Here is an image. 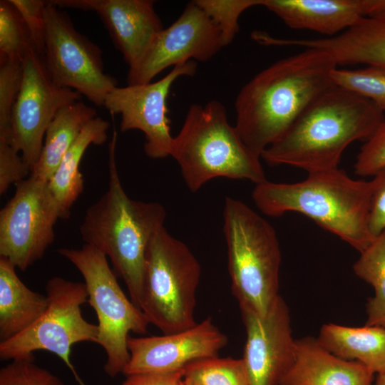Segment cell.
<instances>
[{"label":"cell","instance_id":"obj_1","mask_svg":"<svg viewBox=\"0 0 385 385\" xmlns=\"http://www.w3.org/2000/svg\"><path fill=\"white\" fill-rule=\"evenodd\" d=\"M337 68L327 53L304 48L251 78L235 102V126L246 146L261 158L304 109L334 85L332 73Z\"/></svg>","mask_w":385,"mask_h":385},{"label":"cell","instance_id":"obj_2","mask_svg":"<svg viewBox=\"0 0 385 385\" xmlns=\"http://www.w3.org/2000/svg\"><path fill=\"white\" fill-rule=\"evenodd\" d=\"M371 101L334 85L314 100L288 130L261 155L270 165L294 166L308 173L338 168L353 142L365 141L384 120Z\"/></svg>","mask_w":385,"mask_h":385},{"label":"cell","instance_id":"obj_3","mask_svg":"<svg viewBox=\"0 0 385 385\" xmlns=\"http://www.w3.org/2000/svg\"><path fill=\"white\" fill-rule=\"evenodd\" d=\"M117 138L113 130L108 145V188L86 210L80 233L85 244L111 260L115 273L126 285L130 299L140 308L148 247L164 226L166 212L158 202L134 200L127 195L116 164Z\"/></svg>","mask_w":385,"mask_h":385},{"label":"cell","instance_id":"obj_4","mask_svg":"<svg viewBox=\"0 0 385 385\" xmlns=\"http://www.w3.org/2000/svg\"><path fill=\"white\" fill-rule=\"evenodd\" d=\"M252 199L268 216L296 212L309 217L360 253L376 238L369 226L370 181L354 180L339 168L309 173L294 183L267 180L255 185Z\"/></svg>","mask_w":385,"mask_h":385},{"label":"cell","instance_id":"obj_5","mask_svg":"<svg viewBox=\"0 0 385 385\" xmlns=\"http://www.w3.org/2000/svg\"><path fill=\"white\" fill-rule=\"evenodd\" d=\"M191 192L218 177L267 180L260 158L244 143L227 110L217 100L192 104L180 130L174 137L171 155Z\"/></svg>","mask_w":385,"mask_h":385},{"label":"cell","instance_id":"obj_6","mask_svg":"<svg viewBox=\"0 0 385 385\" xmlns=\"http://www.w3.org/2000/svg\"><path fill=\"white\" fill-rule=\"evenodd\" d=\"M223 232L232 292L240 310L264 316L279 294L281 252L274 227L245 203L225 197Z\"/></svg>","mask_w":385,"mask_h":385},{"label":"cell","instance_id":"obj_7","mask_svg":"<svg viewBox=\"0 0 385 385\" xmlns=\"http://www.w3.org/2000/svg\"><path fill=\"white\" fill-rule=\"evenodd\" d=\"M201 269L182 241L163 226L147 250L145 280L140 309L149 324L163 334L193 327L196 292Z\"/></svg>","mask_w":385,"mask_h":385},{"label":"cell","instance_id":"obj_8","mask_svg":"<svg viewBox=\"0 0 385 385\" xmlns=\"http://www.w3.org/2000/svg\"><path fill=\"white\" fill-rule=\"evenodd\" d=\"M58 252L72 263L83 276L88 302L98 319V344L105 351L104 371L115 377L127 366L130 333L145 334L150 324L146 317L120 287L108 257L96 247H62Z\"/></svg>","mask_w":385,"mask_h":385},{"label":"cell","instance_id":"obj_9","mask_svg":"<svg viewBox=\"0 0 385 385\" xmlns=\"http://www.w3.org/2000/svg\"><path fill=\"white\" fill-rule=\"evenodd\" d=\"M46 292V311L26 330L0 342V359H32L34 351H47L64 362L79 385H86L71 360L75 344L98 342L97 324L88 322L81 312L88 302L86 284L54 277L47 282Z\"/></svg>","mask_w":385,"mask_h":385},{"label":"cell","instance_id":"obj_10","mask_svg":"<svg viewBox=\"0 0 385 385\" xmlns=\"http://www.w3.org/2000/svg\"><path fill=\"white\" fill-rule=\"evenodd\" d=\"M43 38L45 62L53 80L103 106L118 81L104 72L100 48L76 31L68 14L49 1L44 10Z\"/></svg>","mask_w":385,"mask_h":385},{"label":"cell","instance_id":"obj_11","mask_svg":"<svg viewBox=\"0 0 385 385\" xmlns=\"http://www.w3.org/2000/svg\"><path fill=\"white\" fill-rule=\"evenodd\" d=\"M16 185L0 211V257L25 271L53 242L61 213L48 182L30 175Z\"/></svg>","mask_w":385,"mask_h":385},{"label":"cell","instance_id":"obj_12","mask_svg":"<svg viewBox=\"0 0 385 385\" xmlns=\"http://www.w3.org/2000/svg\"><path fill=\"white\" fill-rule=\"evenodd\" d=\"M23 66L22 85L11 115L13 145L32 169L55 115L65 106L80 101L81 95L53 80L43 53L36 48L27 53Z\"/></svg>","mask_w":385,"mask_h":385},{"label":"cell","instance_id":"obj_13","mask_svg":"<svg viewBox=\"0 0 385 385\" xmlns=\"http://www.w3.org/2000/svg\"><path fill=\"white\" fill-rule=\"evenodd\" d=\"M197 63L178 64L155 82L115 87L106 96L103 106L111 114H120L121 132L141 130L144 151L152 159L170 156L174 137L168 118L167 98L173 83L181 76H192Z\"/></svg>","mask_w":385,"mask_h":385},{"label":"cell","instance_id":"obj_14","mask_svg":"<svg viewBox=\"0 0 385 385\" xmlns=\"http://www.w3.org/2000/svg\"><path fill=\"white\" fill-rule=\"evenodd\" d=\"M222 48L217 26L192 1L175 21L157 34L140 61L128 69V85L150 83L172 66L190 61H207Z\"/></svg>","mask_w":385,"mask_h":385},{"label":"cell","instance_id":"obj_15","mask_svg":"<svg viewBox=\"0 0 385 385\" xmlns=\"http://www.w3.org/2000/svg\"><path fill=\"white\" fill-rule=\"evenodd\" d=\"M246 329L242 359L250 385H279L296 359L289 308L279 295L264 316L241 311Z\"/></svg>","mask_w":385,"mask_h":385},{"label":"cell","instance_id":"obj_16","mask_svg":"<svg viewBox=\"0 0 385 385\" xmlns=\"http://www.w3.org/2000/svg\"><path fill=\"white\" fill-rule=\"evenodd\" d=\"M227 337L208 317L193 327L160 336L129 337L130 359L123 373H171L190 363L216 356Z\"/></svg>","mask_w":385,"mask_h":385},{"label":"cell","instance_id":"obj_17","mask_svg":"<svg viewBox=\"0 0 385 385\" xmlns=\"http://www.w3.org/2000/svg\"><path fill=\"white\" fill-rule=\"evenodd\" d=\"M63 8L93 11L103 22L129 68L142 59L164 28L151 0H53Z\"/></svg>","mask_w":385,"mask_h":385},{"label":"cell","instance_id":"obj_18","mask_svg":"<svg viewBox=\"0 0 385 385\" xmlns=\"http://www.w3.org/2000/svg\"><path fill=\"white\" fill-rule=\"evenodd\" d=\"M374 374L356 361L334 356L317 338L296 340V359L279 385H372Z\"/></svg>","mask_w":385,"mask_h":385},{"label":"cell","instance_id":"obj_19","mask_svg":"<svg viewBox=\"0 0 385 385\" xmlns=\"http://www.w3.org/2000/svg\"><path fill=\"white\" fill-rule=\"evenodd\" d=\"M287 26L332 37L365 18L364 0H261Z\"/></svg>","mask_w":385,"mask_h":385},{"label":"cell","instance_id":"obj_20","mask_svg":"<svg viewBox=\"0 0 385 385\" xmlns=\"http://www.w3.org/2000/svg\"><path fill=\"white\" fill-rule=\"evenodd\" d=\"M292 44L323 51L332 56L337 66L364 64L385 68V20L365 17L336 36L297 38Z\"/></svg>","mask_w":385,"mask_h":385},{"label":"cell","instance_id":"obj_21","mask_svg":"<svg viewBox=\"0 0 385 385\" xmlns=\"http://www.w3.org/2000/svg\"><path fill=\"white\" fill-rule=\"evenodd\" d=\"M48 307L46 295L29 289L18 277L16 267L0 257V339L23 332Z\"/></svg>","mask_w":385,"mask_h":385},{"label":"cell","instance_id":"obj_22","mask_svg":"<svg viewBox=\"0 0 385 385\" xmlns=\"http://www.w3.org/2000/svg\"><path fill=\"white\" fill-rule=\"evenodd\" d=\"M319 344L334 356L356 361L374 374L385 371V328L364 325L346 327L324 324L317 338Z\"/></svg>","mask_w":385,"mask_h":385},{"label":"cell","instance_id":"obj_23","mask_svg":"<svg viewBox=\"0 0 385 385\" xmlns=\"http://www.w3.org/2000/svg\"><path fill=\"white\" fill-rule=\"evenodd\" d=\"M109 125L108 121L98 116L88 122L48 180L61 219L70 216L71 207L83 191L84 180L79 170L83 154L90 145H102L107 140Z\"/></svg>","mask_w":385,"mask_h":385},{"label":"cell","instance_id":"obj_24","mask_svg":"<svg viewBox=\"0 0 385 385\" xmlns=\"http://www.w3.org/2000/svg\"><path fill=\"white\" fill-rule=\"evenodd\" d=\"M96 116V109L81 101L61 108L46 130L41 155L30 175L48 182L84 127Z\"/></svg>","mask_w":385,"mask_h":385},{"label":"cell","instance_id":"obj_25","mask_svg":"<svg viewBox=\"0 0 385 385\" xmlns=\"http://www.w3.org/2000/svg\"><path fill=\"white\" fill-rule=\"evenodd\" d=\"M360 254L353 265L354 272L374 290L366 305V325L385 328V230Z\"/></svg>","mask_w":385,"mask_h":385},{"label":"cell","instance_id":"obj_26","mask_svg":"<svg viewBox=\"0 0 385 385\" xmlns=\"http://www.w3.org/2000/svg\"><path fill=\"white\" fill-rule=\"evenodd\" d=\"M183 380L192 385H250L242 359L218 356L188 364L184 369Z\"/></svg>","mask_w":385,"mask_h":385},{"label":"cell","instance_id":"obj_27","mask_svg":"<svg viewBox=\"0 0 385 385\" xmlns=\"http://www.w3.org/2000/svg\"><path fill=\"white\" fill-rule=\"evenodd\" d=\"M333 84L374 103L385 112V68L366 66L358 69L335 68Z\"/></svg>","mask_w":385,"mask_h":385},{"label":"cell","instance_id":"obj_28","mask_svg":"<svg viewBox=\"0 0 385 385\" xmlns=\"http://www.w3.org/2000/svg\"><path fill=\"white\" fill-rule=\"evenodd\" d=\"M32 48L36 46L20 14L10 0H1L0 58L23 61Z\"/></svg>","mask_w":385,"mask_h":385},{"label":"cell","instance_id":"obj_29","mask_svg":"<svg viewBox=\"0 0 385 385\" xmlns=\"http://www.w3.org/2000/svg\"><path fill=\"white\" fill-rule=\"evenodd\" d=\"M23 75V61L0 58V140L12 144L11 115L21 88Z\"/></svg>","mask_w":385,"mask_h":385},{"label":"cell","instance_id":"obj_30","mask_svg":"<svg viewBox=\"0 0 385 385\" xmlns=\"http://www.w3.org/2000/svg\"><path fill=\"white\" fill-rule=\"evenodd\" d=\"M217 26L223 47L229 45L239 31V19L247 9L260 6L261 0H195Z\"/></svg>","mask_w":385,"mask_h":385},{"label":"cell","instance_id":"obj_31","mask_svg":"<svg viewBox=\"0 0 385 385\" xmlns=\"http://www.w3.org/2000/svg\"><path fill=\"white\" fill-rule=\"evenodd\" d=\"M0 385H65L56 375L34 363V358L11 361L0 369Z\"/></svg>","mask_w":385,"mask_h":385},{"label":"cell","instance_id":"obj_32","mask_svg":"<svg viewBox=\"0 0 385 385\" xmlns=\"http://www.w3.org/2000/svg\"><path fill=\"white\" fill-rule=\"evenodd\" d=\"M385 167V118L361 146L354 164L356 174L374 176Z\"/></svg>","mask_w":385,"mask_h":385},{"label":"cell","instance_id":"obj_33","mask_svg":"<svg viewBox=\"0 0 385 385\" xmlns=\"http://www.w3.org/2000/svg\"><path fill=\"white\" fill-rule=\"evenodd\" d=\"M11 143L0 140V194L12 184H18L31 174V166L24 161Z\"/></svg>","mask_w":385,"mask_h":385},{"label":"cell","instance_id":"obj_34","mask_svg":"<svg viewBox=\"0 0 385 385\" xmlns=\"http://www.w3.org/2000/svg\"><path fill=\"white\" fill-rule=\"evenodd\" d=\"M10 1L22 17L36 48L43 53L44 10L46 5V1Z\"/></svg>","mask_w":385,"mask_h":385},{"label":"cell","instance_id":"obj_35","mask_svg":"<svg viewBox=\"0 0 385 385\" xmlns=\"http://www.w3.org/2000/svg\"><path fill=\"white\" fill-rule=\"evenodd\" d=\"M371 183L369 230L376 237L385 230V167L379 170Z\"/></svg>","mask_w":385,"mask_h":385},{"label":"cell","instance_id":"obj_36","mask_svg":"<svg viewBox=\"0 0 385 385\" xmlns=\"http://www.w3.org/2000/svg\"><path fill=\"white\" fill-rule=\"evenodd\" d=\"M184 369L171 373H138L126 376L121 385H182Z\"/></svg>","mask_w":385,"mask_h":385},{"label":"cell","instance_id":"obj_37","mask_svg":"<svg viewBox=\"0 0 385 385\" xmlns=\"http://www.w3.org/2000/svg\"><path fill=\"white\" fill-rule=\"evenodd\" d=\"M366 18L385 20V0H364Z\"/></svg>","mask_w":385,"mask_h":385},{"label":"cell","instance_id":"obj_38","mask_svg":"<svg viewBox=\"0 0 385 385\" xmlns=\"http://www.w3.org/2000/svg\"><path fill=\"white\" fill-rule=\"evenodd\" d=\"M374 385H385V371L376 374Z\"/></svg>","mask_w":385,"mask_h":385},{"label":"cell","instance_id":"obj_39","mask_svg":"<svg viewBox=\"0 0 385 385\" xmlns=\"http://www.w3.org/2000/svg\"><path fill=\"white\" fill-rule=\"evenodd\" d=\"M182 385H192V384H189V383L185 381L184 380H183V384H182Z\"/></svg>","mask_w":385,"mask_h":385}]
</instances>
